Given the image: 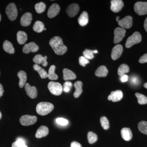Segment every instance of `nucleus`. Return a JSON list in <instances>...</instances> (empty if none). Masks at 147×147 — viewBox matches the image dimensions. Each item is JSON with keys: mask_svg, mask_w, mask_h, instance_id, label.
Wrapping results in <instances>:
<instances>
[{"mask_svg": "<svg viewBox=\"0 0 147 147\" xmlns=\"http://www.w3.org/2000/svg\"><path fill=\"white\" fill-rule=\"evenodd\" d=\"M49 43L57 55H63L67 51V47L64 45L60 37H54L50 40Z\"/></svg>", "mask_w": 147, "mask_h": 147, "instance_id": "1", "label": "nucleus"}, {"mask_svg": "<svg viewBox=\"0 0 147 147\" xmlns=\"http://www.w3.org/2000/svg\"><path fill=\"white\" fill-rule=\"evenodd\" d=\"M54 108V105L49 102H39L36 106V111L38 114L45 116L51 113Z\"/></svg>", "mask_w": 147, "mask_h": 147, "instance_id": "2", "label": "nucleus"}, {"mask_svg": "<svg viewBox=\"0 0 147 147\" xmlns=\"http://www.w3.org/2000/svg\"><path fill=\"white\" fill-rule=\"evenodd\" d=\"M142 35L140 33L136 32L127 38L125 46L127 48H130L133 45L139 43L142 41Z\"/></svg>", "mask_w": 147, "mask_h": 147, "instance_id": "3", "label": "nucleus"}, {"mask_svg": "<svg viewBox=\"0 0 147 147\" xmlns=\"http://www.w3.org/2000/svg\"><path fill=\"white\" fill-rule=\"evenodd\" d=\"M48 88L52 94L59 96L62 94L63 88L60 83L51 82L48 84Z\"/></svg>", "mask_w": 147, "mask_h": 147, "instance_id": "4", "label": "nucleus"}, {"mask_svg": "<svg viewBox=\"0 0 147 147\" xmlns=\"http://www.w3.org/2000/svg\"><path fill=\"white\" fill-rule=\"evenodd\" d=\"M6 13L9 19L11 21H14L18 15V11L14 3H11L6 9Z\"/></svg>", "mask_w": 147, "mask_h": 147, "instance_id": "5", "label": "nucleus"}, {"mask_svg": "<svg viewBox=\"0 0 147 147\" xmlns=\"http://www.w3.org/2000/svg\"><path fill=\"white\" fill-rule=\"evenodd\" d=\"M134 10L139 15H144L147 14V2H138L134 5Z\"/></svg>", "mask_w": 147, "mask_h": 147, "instance_id": "6", "label": "nucleus"}, {"mask_svg": "<svg viewBox=\"0 0 147 147\" xmlns=\"http://www.w3.org/2000/svg\"><path fill=\"white\" fill-rule=\"evenodd\" d=\"M37 118L36 116L25 115L21 116L20 119L21 124L24 126L32 125L36 122Z\"/></svg>", "mask_w": 147, "mask_h": 147, "instance_id": "7", "label": "nucleus"}, {"mask_svg": "<svg viewBox=\"0 0 147 147\" xmlns=\"http://www.w3.org/2000/svg\"><path fill=\"white\" fill-rule=\"evenodd\" d=\"M126 30L121 28H117L114 31V43H117L120 42L125 36Z\"/></svg>", "mask_w": 147, "mask_h": 147, "instance_id": "8", "label": "nucleus"}, {"mask_svg": "<svg viewBox=\"0 0 147 147\" xmlns=\"http://www.w3.org/2000/svg\"><path fill=\"white\" fill-rule=\"evenodd\" d=\"M119 26L122 28H130L132 25V18L128 16L119 20L118 22Z\"/></svg>", "mask_w": 147, "mask_h": 147, "instance_id": "9", "label": "nucleus"}, {"mask_svg": "<svg viewBox=\"0 0 147 147\" xmlns=\"http://www.w3.org/2000/svg\"><path fill=\"white\" fill-rule=\"evenodd\" d=\"M124 6L122 1L121 0H113L111 1V10L113 12L117 13L119 12Z\"/></svg>", "mask_w": 147, "mask_h": 147, "instance_id": "10", "label": "nucleus"}, {"mask_svg": "<svg viewBox=\"0 0 147 147\" xmlns=\"http://www.w3.org/2000/svg\"><path fill=\"white\" fill-rule=\"evenodd\" d=\"M39 49V47L34 42H30L27 43L24 46L23 51L25 54H29L30 53H35Z\"/></svg>", "mask_w": 147, "mask_h": 147, "instance_id": "11", "label": "nucleus"}, {"mask_svg": "<svg viewBox=\"0 0 147 147\" xmlns=\"http://www.w3.org/2000/svg\"><path fill=\"white\" fill-rule=\"evenodd\" d=\"M79 10V5L77 4L72 3L68 6L66 9V12L69 16L73 17L78 14Z\"/></svg>", "mask_w": 147, "mask_h": 147, "instance_id": "12", "label": "nucleus"}, {"mask_svg": "<svg viewBox=\"0 0 147 147\" xmlns=\"http://www.w3.org/2000/svg\"><path fill=\"white\" fill-rule=\"evenodd\" d=\"M123 51V47L121 45H117L112 50L111 57L113 60H116L121 57Z\"/></svg>", "mask_w": 147, "mask_h": 147, "instance_id": "13", "label": "nucleus"}, {"mask_svg": "<svg viewBox=\"0 0 147 147\" xmlns=\"http://www.w3.org/2000/svg\"><path fill=\"white\" fill-rule=\"evenodd\" d=\"M123 96L122 92L120 90H117L111 92L110 95L108 96V100H112L113 102H117L122 98Z\"/></svg>", "mask_w": 147, "mask_h": 147, "instance_id": "14", "label": "nucleus"}, {"mask_svg": "<svg viewBox=\"0 0 147 147\" xmlns=\"http://www.w3.org/2000/svg\"><path fill=\"white\" fill-rule=\"evenodd\" d=\"M25 90L27 95L32 98H36L37 96V90L36 88L34 86H32L28 83L25 85Z\"/></svg>", "mask_w": 147, "mask_h": 147, "instance_id": "15", "label": "nucleus"}, {"mask_svg": "<svg viewBox=\"0 0 147 147\" xmlns=\"http://www.w3.org/2000/svg\"><path fill=\"white\" fill-rule=\"evenodd\" d=\"M60 10L59 6L57 4H53L49 9L47 12V16L50 18H54L59 13Z\"/></svg>", "mask_w": 147, "mask_h": 147, "instance_id": "16", "label": "nucleus"}, {"mask_svg": "<svg viewBox=\"0 0 147 147\" xmlns=\"http://www.w3.org/2000/svg\"><path fill=\"white\" fill-rule=\"evenodd\" d=\"M32 17L30 12H26L22 16L21 19V24L23 26L26 27L30 26L31 23Z\"/></svg>", "mask_w": 147, "mask_h": 147, "instance_id": "17", "label": "nucleus"}, {"mask_svg": "<svg viewBox=\"0 0 147 147\" xmlns=\"http://www.w3.org/2000/svg\"><path fill=\"white\" fill-rule=\"evenodd\" d=\"M49 129L47 126L42 125L37 130L35 136L37 138L45 137L49 134Z\"/></svg>", "mask_w": 147, "mask_h": 147, "instance_id": "18", "label": "nucleus"}, {"mask_svg": "<svg viewBox=\"0 0 147 147\" xmlns=\"http://www.w3.org/2000/svg\"><path fill=\"white\" fill-rule=\"evenodd\" d=\"M47 56L42 57V55H37L33 59V61L36 64H41L44 67L47 66L48 63L47 61Z\"/></svg>", "mask_w": 147, "mask_h": 147, "instance_id": "19", "label": "nucleus"}, {"mask_svg": "<svg viewBox=\"0 0 147 147\" xmlns=\"http://www.w3.org/2000/svg\"><path fill=\"white\" fill-rule=\"evenodd\" d=\"M121 133L123 139L125 141H129L132 139V132L129 128L124 127L122 129Z\"/></svg>", "mask_w": 147, "mask_h": 147, "instance_id": "20", "label": "nucleus"}, {"mask_svg": "<svg viewBox=\"0 0 147 147\" xmlns=\"http://www.w3.org/2000/svg\"><path fill=\"white\" fill-rule=\"evenodd\" d=\"M63 72V78L65 81L74 80L76 79V74L70 69L67 68L64 69Z\"/></svg>", "mask_w": 147, "mask_h": 147, "instance_id": "21", "label": "nucleus"}, {"mask_svg": "<svg viewBox=\"0 0 147 147\" xmlns=\"http://www.w3.org/2000/svg\"><path fill=\"white\" fill-rule=\"evenodd\" d=\"M79 25L82 26H84L88 23V13L86 11H83L80 15L78 19Z\"/></svg>", "mask_w": 147, "mask_h": 147, "instance_id": "22", "label": "nucleus"}, {"mask_svg": "<svg viewBox=\"0 0 147 147\" xmlns=\"http://www.w3.org/2000/svg\"><path fill=\"white\" fill-rule=\"evenodd\" d=\"M82 86H83V83L81 81H77L74 83V86L76 90L74 93V96L76 98L79 97L82 94L83 92Z\"/></svg>", "mask_w": 147, "mask_h": 147, "instance_id": "23", "label": "nucleus"}, {"mask_svg": "<svg viewBox=\"0 0 147 147\" xmlns=\"http://www.w3.org/2000/svg\"><path fill=\"white\" fill-rule=\"evenodd\" d=\"M108 69L105 66L102 65L98 67L95 71V75L99 77H105L108 75Z\"/></svg>", "mask_w": 147, "mask_h": 147, "instance_id": "24", "label": "nucleus"}, {"mask_svg": "<svg viewBox=\"0 0 147 147\" xmlns=\"http://www.w3.org/2000/svg\"><path fill=\"white\" fill-rule=\"evenodd\" d=\"M18 76L19 79V86L23 88L25 86L27 81V74L24 71H20L18 72Z\"/></svg>", "mask_w": 147, "mask_h": 147, "instance_id": "25", "label": "nucleus"}, {"mask_svg": "<svg viewBox=\"0 0 147 147\" xmlns=\"http://www.w3.org/2000/svg\"><path fill=\"white\" fill-rule=\"evenodd\" d=\"M28 37L27 34L24 31H19L17 34V40L18 43L20 45H23L26 42Z\"/></svg>", "mask_w": 147, "mask_h": 147, "instance_id": "26", "label": "nucleus"}, {"mask_svg": "<svg viewBox=\"0 0 147 147\" xmlns=\"http://www.w3.org/2000/svg\"><path fill=\"white\" fill-rule=\"evenodd\" d=\"M3 48L6 52L9 54H13L15 52V50L12 43L8 40H5L3 42Z\"/></svg>", "mask_w": 147, "mask_h": 147, "instance_id": "27", "label": "nucleus"}, {"mask_svg": "<svg viewBox=\"0 0 147 147\" xmlns=\"http://www.w3.org/2000/svg\"><path fill=\"white\" fill-rule=\"evenodd\" d=\"M11 147H28L26 145V141L22 137H18L16 141L12 144Z\"/></svg>", "mask_w": 147, "mask_h": 147, "instance_id": "28", "label": "nucleus"}, {"mask_svg": "<svg viewBox=\"0 0 147 147\" xmlns=\"http://www.w3.org/2000/svg\"><path fill=\"white\" fill-rule=\"evenodd\" d=\"M33 68L35 71L38 72L40 76L42 79H45L47 78L48 74L46 72L45 69L42 68L38 65L35 64L33 66Z\"/></svg>", "mask_w": 147, "mask_h": 147, "instance_id": "29", "label": "nucleus"}, {"mask_svg": "<svg viewBox=\"0 0 147 147\" xmlns=\"http://www.w3.org/2000/svg\"><path fill=\"white\" fill-rule=\"evenodd\" d=\"M56 66L54 65H51L48 70L47 77L51 80H56L58 79V75L55 73Z\"/></svg>", "mask_w": 147, "mask_h": 147, "instance_id": "30", "label": "nucleus"}, {"mask_svg": "<svg viewBox=\"0 0 147 147\" xmlns=\"http://www.w3.org/2000/svg\"><path fill=\"white\" fill-rule=\"evenodd\" d=\"M33 28L35 32L38 33H40L44 30V29H45V26L42 22L38 21L34 23Z\"/></svg>", "mask_w": 147, "mask_h": 147, "instance_id": "31", "label": "nucleus"}, {"mask_svg": "<svg viewBox=\"0 0 147 147\" xmlns=\"http://www.w3.org/2000/svg\"><path fill=\"white\" fill-rule=\"evenodd\" d=\"M129 71V68L128 66L125 64H123L119 67L118 69V74L119 76H121L128 73Z\"/></svg>", "mask_w": 147, "mask_h": 147, "instance_id": "32", "label": "nucleus"}, {"mask_svg": "<svg viewBox=\"0 0 147 147\" xmlns=\"http://www.w3.org/2000/svg\"><path fill=\"white\" fill-rule=\"evenodd\" d=\"M98 53L97 50H91L86 49L83 52V55L86 58L88 59H92L94 58V56L93 54L94 53Z\"/></svg>", "mask_w": 147, "mask_h": 147, "instance_id": "33", "label": "nucleus"}, {"mask_svg": "<svg viewBox=\"0 0 147 147\" xmlns=\"http://www.w3.org/2000/svg\"><path fill=\"white\" fill-rule=\"evenodd\" d=\"M135 96L138 99V102L139 104L144 105L147 104V97L144 95L139 93H136Z\"/></svg>", "mask_w": 147, "mask_h": 147, "instance_id": "34", "label": "nucleus"}, {"mask_svg": "<svg viewBox=\"0 0 147 147\" xmlns=\"http://www.w3.org/2000/svg\"><path fill=\"white\" fill-rule=\"evenodd\" d=\"M138 129L143 134H147V122L142 121L138 124Z\"/></svg>", "mask_w": 147, "mask_h": 147, "instance_id": "35", "label": "nucleus"}, {"mask_svg": "<svg viewBox=\"0 0 147 147\" xmlns=\"http://www.w3.org/2000/svg\"><path fill=\"white\" fill-rule=\"evenodd\" d=\"M46 8V5L44 3L41 2L37 3L35 5V8L37 13H42L44 12Z\"/></svg>", "mask_w": 147, "mask_h": 147, "instance_id": "36", "label": "nucleus"}, {"mask_svg": "<svg viewBox=\"0 0 147 147\" xmlns=\"http://www.w3.org/2000/svg\"><path fill=\"white\" fill-rule=\"evenodd\" d=\"M97 135L92 131H89L88 134V139L90 144H93L97 141Z\"/></svg>", "mask_w": 147, "mask_h": 147, "instance_id": "37", "label": "nucleus"}, {"mask_svg": "<svg viewBox=\"0 0 147 147\" xmlns=\"http://www.w3.org/2000/svg\"><path fill=\"white\" fill-rule=\"evenodd\" d=\"M100 124L102 128L105 130L108 129L109 128L110 125H109V121L107 118L105 117H102L100 119Z\"/></svg>", "mask_w": 147, "mask_h": 147, "instance_id": "38", "label": "nucleus"}, {"mask_svg": "<svg viewBox=\"0 0 147 147\" xmlns=\"http://www.w3.org/2000/svg\"><path fill=\"white\" fill-rule=\"evenodd\" d=\"M72 87V84L70 82H66L64 83L63 86V90L65 92H68L70 91V90Z\"/></svg>", "mask_w": 147, "mask_h": 147, "instance_id": "39", "label": "nucleus"}, {"mask_svg": "<svg viewBox=\"0 0 147 147\" xmlns=\"http://www.w3.org/2000/svg\"><path fill=\"white\" fill-rule=\"evenodd\" d=\"M90 61L88 59H86L84 56H81L79 58V63L82 66H86V65L89 63Z\"/></svg>", "mask_w": 147, "mask_h": 147, "instance_id": "40", "label": "nucleus"}, {"mask_svg": "<svg viewBox=\"0 0 147 147\" xmlns=\"http://www.w3.org/2000/svg\"><path fill=\"white\" fill-rule=\"evenodd\" d=\"M56 121L58 124L60 125L63 126L67 125L68 123V121L63 118H58L56 119Z\"/></svg>", "mask_w": 147, "mask_h": 147, "instance_id": "41", "label": "nucleus"}, {"mask_svg": "<svg viewBox=\"0 0 147 147\" xmlns=\"http://www.w3.org/2000/svg\"><path fill=\"white\" fill-rule=\"evenodd\" d=\"M139 79L137 76H132L130 79V82H131V84L134 85L139 84Z\"/></svg>", "mask_w": 147, "mask_h": 147, "instance_id": "42", "label": "nucleus"}, {"mask_svg": "<svg viewBox=\"0 0 147 147\" xmlns=\"http://www.w3.org/2000/svg\"><path fill=\"white\" fill-rule=\"evenodd\" d=\"M139 62L141 63H146L147 62V54H145L140 57Z\"/></svg>", "mask_w": 147, "mask_h": 147, "instance_id": "43", "label": "nucleus"}, {"mask_svg": "<svg viewBox=\"0 0 147 147\" xmlns=\"http://www.w3.org/2000/svg\"><path fill=\"white\" fill-rule=\"evenodd\" d=\"M70 147H82V146L80 143L76 142H73L71 143Z\"/></svg>", "mask_w": 147, "mask_h": 147, "instance_id": "44", "label": "nucleus"}, {"mask_svg": "<svg viewBox=\"0 0 147 147\" xmlns=\"http://www.w3.org/2000/svg\"><path fill=\"white\" fill-rule=\"evenodd\" d=\"M128 76L127 75H125L121 76L120 80L121 82H125L128 81Z\"/></svg>", "mask_w": 147, "mask_h": 147, "instance_id": "45", "label": "nucleus"}, {"mask_svg": "<svg viewBox=\"0 0 147 147\" xmlns=\"http://www.w3.org/2000/svg\"><path fill=\"white\" fill-rule=\"evenodd\" d=\"M4 92V90L3 89V87L2 85L1 84H0V98L2 96Z\"/></svg>", "mask_w": 147, "mask_h": 147, "instance_id": "46", "label": "nucleus"}, {"mask_svg": "<svg viewBox=\"0 0 147 147\" xmlns=\"http://www.w3.org/2000/svg\"><path fill=\"white\" fill-rule=\"evenodd\" d=\"M144 27L146 31L147 32V17L146 18L144 21Z\"/></svg>", "mask_w": 147, "mask_h": 147, "instance_id": "47", "label": "nucleus"}, {"mask_svg": "<svg viewBox=\"0 0 147 147\" xmlns=\"http://www.w3.org/2000/svg\"><path fill=\"white\" fill-rule=\"evenodd\" d=\"M144 87L147 89V83H145V84H144Z\"/></svg>", "mask_w": 147, "mask_h": 147, "instance_id": "48", "label": "nucleus"}, {"mask_svg": "<svg viewBox=\"0 0 147 147\" xmlns=\"http://www.w3.org/2000/svg\"><path fill=\"white\" fill-rule=\"evenodd\" d=\"M119 17H117V22H119Z\"/></svg>", "mask_w": 147, "mask_h": 147, "instance_id": "49", "label": "nucleus"}, {"mask_svg": "<svg viewBox=\"0 0 147 147\" xmlns=\"http://www.w3.org/2000/svg\"><path fill=\"white\" fill-rule=\"evenodd\" d=\"M1 117H2L1 113V112H0V119H1Z\"/></svg>", "mask_w": 147, "mask_h": 147, "instance_id": "50", "label": "nucleus"}, {"mask_svg": "<svg viewBox=\"0 0 147 147\" xmlns=\"http://www.w3.org/2000/svg\"><path fill=\"white\" fill-rule=\"evenodd\" d=\"M1 14H0V21H1Z\"/></svg>", "mask_w": 147, "mask_h": 147, "instance_id": "51", "label": "nucleus"}]
</instances>
